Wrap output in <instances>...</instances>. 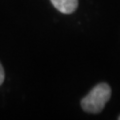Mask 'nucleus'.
I'll use <instances>...</instances> for the list:
<instances>
[{
    "instance_id": "obj_1",
    "label": "nucleus",
    "mask_w": 120,
    "mask_h": 120,
    "mask_svg": "<svg viewBox=\"0 0 120 120\" xmlns=\"http://www.w3.org/2000/svg\"><path fill=\"white\" fill-rule=\"evenodd\" d=\"M111 97V88L106 83L97 84L83 99L81 106L88 113H99Z\"/></svg>"
},
{
    "instance_id": "obj_2",
    "label": "nucleus",
    "mask_w": 120,
    "mask_h": 120,
    "mask_svg": "<svg viewBox=\"0 0 120 120\" xmlns=\"http://www.w3.org/2000/svg\"><path fill=\"white\" fill-rule=\"evenodd\" d=\"M53 6L60 12L70 14L76 10L78 0H50Z\"/></svg>"
},
{
    "instance_id": "obj_3",
    "label": "nucleus",
    "mask_w": 120,
    "mask_h": 120,
    "mask_svg": "<svg viewBox=\"0 0 120 120\" xmlns=\"http://www.w3.org/2000/svg\"><path fill=\"white\" fill-rule=\"evenodd\" d=\"M3 81H4V70H3V67L0 63V85L3 83Z\"/></svg>"
},
{
    "instance_id": "obj_4",
    "label": "nucleus",
    "mask_w": 120,
    "mask_h": 120,
    "mask_svg": "<svg viewBox=\"0 0 120 120\" xmlns=\"http://www.w3.org/2000/svg\"><path fill=\"white\" fill-rule=\"evenodd\" d=\"M118 119H119V120H120V115H119V117H118Z\"/></svg>"
}]
</instances>
